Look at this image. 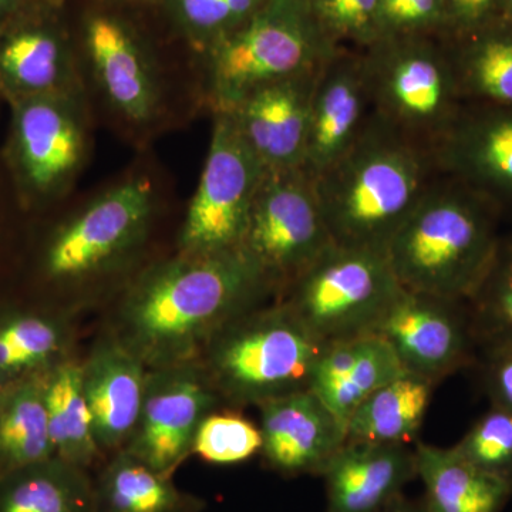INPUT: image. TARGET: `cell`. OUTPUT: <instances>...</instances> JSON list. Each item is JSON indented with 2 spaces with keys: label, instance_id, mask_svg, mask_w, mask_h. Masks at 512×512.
Here are the masks:
<instances>
[{
  "label": "cell",
  "instance_id": "1",
  "mask_svg": "<svg viewBox=\"0 0 512 512\" xmlns=\"http://www.w3.org/2000/svg\"><path fill=\"white\" fill-rule=\"evenodd\" d=\"M272 295L274 282L242 248L177 252L131 279L114 332L148 369L194 363L222 328Z\"/></svg>",
  "mask_w": 512,
  "mask_h": 512
},
{
  "label": "cell",
  "instance_id": "2",
  "mask_svg": "<svg viewBox=\"0 0 512 512\" xmlns=\"http://www.w3.org/2000/svg\"><path fill=\"white\" fill-rule=\"evenodd\" d=\"M436 175L430 147L372 113L353 146L313 183L336 245L386 252Z\"/></svg>",
  "mask_w": 512,
  "mask_h": 512
},
{
  "label": "cell",
  "instance_id": "3",
  "mask_svg": "<svg viewBox=\"0 0 512 512\" xmlns=\"http://www.w3.org/2000/svg\"><path fill=\"white\" fill-rule=\"evenodd\" d=\"M501 215L485 195L437 174L386 248L400 286L467 302L497 252Z\"/></svg>",
  "mask_w": 512,
  "mask_h": 512
},
{
  "label": "cell",
  "instance_id": "4",
  "mask_svg": "<svg viewBox=\"0 0 512 512\" xmlns=\"http://www.w3.org/2000/svg\"><path fill=\"white\" fill-rule=\"evenodd\" d=\"M158 210L153 177L127 174L53 225L40 244L37 276L52 288L76 289L126 271L146 247Z\"/></svg>",
  "mask_w": 512,
  "mask_h": 512
},
{
  "label": "cell",
  "instance_id": "5",
  "mask_svg": "<svg viewBox=\"0 0 512 512\" xmlns=\"http://www.w3.org/2000/svg\"><path fill=\"white\" fill-rule=\"evenodd\" d=\"M325 346L278 301L228 323L207 343L198 363L221 400L234 406H259L311 390Z\"/></svg>",
  "mask_w": 512,
  "mask_h": 512
},
{
  "label": "cell",
  "instance_id": "6",
  "mask_svg": "<svg viewBox=\"0 0 512 512\" xmlns=\"http://www.w3.org/2000/svg\"><path fill=\"white\" fill-rule=\"evenodd\" d=\"M336 50L308 0H265L241 28L201 56L204 103L212 113L231 110L259 87L319 69Z\"/></svg>",
  "mask_w": 512,
  "mask_h": 512
},
{
  "label": "cell",
  "instance_id": "7",
  "mask_svg": "<svg viewBox=\"0 0 512 512\" xmlns=\"http://www.w3.org/2000/svg\"><path fill=\"white\" fill-rule=\"evenodd\" d=\"M87 94L124 137L137 144L158 136L173 120L170 77L136 25L113 10L93 9L76 42Z\"/></svg>",
  "mask_w": 512,
  "mask_h": 512
},
{
  "label": "cell",
  "instance_id": "8",
  "mask_svg": "<svg viewBox=\"0 0 512 512\" xmlns=\"http://www.w3.org/2000/svg\"><path fill=\"white\" fill-rule=\"evenodd\" d=\"M9 111L2 160L20 210L35 217L66 200L89 163L90 97L50 94L10 104Z\"/></svg>",
  "mask_w": 512,
  "mask_h": 512
},
{
  "label": "cell",
  "instance_id": "9",
  "mask_svg": "<svg viewBox=\"0 0 512 512\" xmlns=\"http://www.w3.org/2000/svg\"><path fill=\"white\" fill-rule=\"evenodd\" d=\"M362 53L373 114L431 148L464 104L444 37H387Z\"/></svg>",
  "mask_w": 512,
  "mask_h": 512
},
{
  "label": "cell",
  "instance_id": "10",
  "mask_svg": "<svg viewBox=\"0 0 512 512\" xmlns=\"http://www.w3.org/2000/svg\"><path fill=\"white\" fill-rule=\"evenodd\" d=\"M400 289L386 252L333 244L279 301L329 345L375 332Z\"/></svg>",
  "mask_w": 512,
  "mask_h": 512
},
{
  "label": "cell",
  "instance_id": "11",
  "mask_svg": "<svg viewBox=\"0 0 512 512\" xmlns=\"http://www.w3.org/2000/svg\"><path fill=\"white\" fill-rule=\"evenodd\" d=\"M212 114L207 160L178 237L181 254H218L241 248L252 202L266 174L231 114Z\"/></svg>",
  "mask_w": 512,
  "mask_h": 512
},
{
  "label": "cell",
  "instance_id": "12",
  "mask_svg": "<svg viewBox=\"0 0 512 512\" xmlns=\"http://www.w3.org/2000/svg\"><path fill=\"white\" fill-rule=\"evenodd\" d=\"M333 244L312 178L302 168L266 171L241 248L274 282L278 295Z\"/></svg>",
  "mask_w": 512,
  "mask_h": 512
},
{
  "label": "cell",
  "instance_id": "13",
  "mask_svg": "<svg viewBox=\"0 0 512 512\" xmlns=\"http://www.w3.org/2000/svg\"><path fill=\"white\" fill-rule=\"evenodd\" d=\"M62 8L30 0L0 28V101L86 92L76 37Z\"/></svg>",
  "mask_w": 512,
  "mask_h": 512
},
{
  "label": "cell",
  "instance_id": "14",
  "mask_svg": "<svg viewBox=\"0 0 512 512\" xmlns=\"http://www.w3.org/2000/svg\"><path fill=\"white\" fill-rule=\"evenodd\" d=\"M406 372L437 384L476 365L478 346L467 302L400 289L375 329Z\"/></svg>",
  "mask_w": 512,
  "mask_h": 512
},
{
  "label": "cell",
  "instance_id": "15",
  "mask_svg": "<svg viewBox=\"0 0 512 512\" xmlns=\"http://www.w3.org/2000/svg\"><path fill=\"white\" fill-rule=\"evenodd\" d=\"M220 400L198 362L148 369L140 416L124 450L173 477L192 453L202 420Z\"/></svg>",
  "mask_w": 512,
  "mask_h": 512
},
{
  "label": "cell",
  "instance_id": "16",
  "mask_svg": "<svg viewBox=\"0 0 512 512\" xmlns=\"http://www.w3.org/2000/svg\"><path fill=\"white\" fill-rule=\"evenodd\" d=\"M431 156L437 174L512 208V104L464 103Z\"/></svg>",
  "mask_w": 512,
  "mask_h": 512
},
{
  "label": "cell",
  "instance_id": "17",
  "mask_svg": "<svg viewBox=\"0 0 512 512\" xmlns=\"http://www.w3.org/2000/svg\"><path fill=\"white\" fill-rule=\"evenodd\" d=\"M362 50L338 49L320 67L302 170L312 180L339 160L372 116Z\"/></svg>",
  "mask_w": 512,
  "mask_h": 512
},
{
  "label": "cell",
  "instance_id": "18",
  "mask_svg": "<svg viewBox=\"0 0 512 512\" xmlns=\"http://www.w3.org/2000/svg\"><path fill=\"white\" fill-rule=\"evenodd\" d=\"M261 456L279 476H322L346 444V427L312 390L259 404Z\"/></svg>",
  "mask_w": 512,
  "mask_h": 512
},
{
  "label": "cell",
  "instance_id": "19",
  "mask_svg": "<svg viewBox=\"0 0 512 512\" xmlns=\"http://www.w3.org/2000/svg\"><path fill=\"white\" fill-rule=\"evenodd\" d=\"M320 67L259 87L228 110L266 171L302 168Z\"/></svg>",
  "mask_w": 512,
  "mask_h": 512
},
{
  "label": "cell",
  "instance_id": "20",
  "mask_svg": "<svg viewBox=\"0 0 512 512\" xmlns=\"http://www.w3.org/2000/svg\"><path fill=\"white\" fill-rule=\"evenodd\" d=\"M82 370L97 443L104 454L116 453L136 429L148 367L113 330L94 343Z\"/></svg>",
  "mask_w": 512,
  "mask_h": 512
},
{
  "label": "cell",
  "instance_id": "21",
  "mask_svg": "<svg viewBox=\"0 0 512 512\" xmlns=\"http://www.w3.org/2000/svg\"><path fill=\"white\" fill-rule=\"evenodd\" d=\"M320 477L326 512H377L416 480V451L402 444L346 443Z\"/></svg>",
  "mask_w": 512,
  "mask_h": 512
},
{
  "label": "cell",
  "instance_id": "22",
  "mask_svg": "<svg viewBox=\"0 0 512 512\" xmlns=\"http://www.w3.org/2000/svg\"><path fill=\"white\" fill-rule=\"evenodd\" d=\"M404 372L389 343L370 333L326 345L316 362L311 390L346 427L370 394Z\"/></svg>",
  "mask_w": 512,
  "mask_h": 512
},
{
  "label": "cell",
  "instance_id": "23",
  "mask_svg": "<svg viewBox=\"0 0 512 512\" xmlns=\"http://www.w3.org/2000/svg\"><path fill=\"white\" fill-rule=\"evenodd\" d=\"M417 478L429 512H504L512 493L473 466L456 448L417 443Z\"/></svg>",
  "mask_w": 512,
  "mask_h": 512
},
{
  "label": "cell",
  "instance_id": "24",
  "mask_svg": "<svg viewBox=\"0 0 512 512\" xmlns=\"http://www.w3.org/2000/svg\"><path fill=\"white\" fill-rule=\"evenodd\" d=\"M437 383L404 372L370 394L346 424V443L402 444L417 440Z\"/></svg>",
  "mask_w": 512,
  "mask_h": 512
},
{
  "label": "cell",
  "instance_id": "25",
  "mask_svg": "<svg viewBox=\"0 0 512 512\" xmlns=\"http://www.w3.org/2000/svg\"><path fill=\"white\" fill-rule=\"evenodd\" d=\"M444 40L463 103L512 104V20Z\"/></svg>",
  "mask_w": 512,
  "mask_h": 512
},
{
  "label": "cell",
  "instance_id": "26",
  "mask_svg": "<svg viewBox=\"0 0 512 512\" xmlns=\"http://www.w3.org/2000/svg\"><path fill=\"white\" fill-rule=\"evenodd\" d=\"M72 328L56 313L0 311V389L46 372L72 355Z\"/></svg>",
  "mask_w": 512,
  "mask_h": 512
},
{
  "label": "cell",
  "instance_id": "27",
  "mask_svg": "<svg viewBox=\"0 0 512 512\" xmlns=\"http://www.w3.org/2000/svg\"><path fill=\"white\" fill-rule=\"evenodd\" d=\"M43 397L55 456L90 471L104 453L84 394L82 360L69 355L47 369Z\"/></svg>",
  "mask_w": 512,
  "mask_h": 512
},
{
  "label": "cell",
  "instance_id": "28",
  "mask_svg": "<svg viewBox=\"0 0 512 512\" xmlns=\"http://www.w3.org/2000/svg\"><path fill=\"white\" fill-rule=\"evenodd\" d=\"M0 512H96V483L53 456L0 480Z\"/></svg>",
  "mask_w": 512,
  "mask_h": 512
},
{
  "label": "cell",
  "instance_id": "29",
  "mask_svg": "<svg viewBox=\"0 0 512 512\" xmlns=\"http://www.w3.org/2000/svg\"><path fill=\"white\" fill-rule=\"evenodd\" d=\"M96 483V512H202L205 501L127 450L113 453Z\"/></svg>",
  "mask_w": 512,
  "mask_h": 512
},
{
  "label": "cell",
  "instance_id": "30",
  "mask_svg": "<svg viewBox=\"0 0 512 512\" xmlns=\"http://www.w3.org/2000/svg\"><path fill=\"white\" fill-rule=\"evenodd\" d=\"M43 375L2 389L0 400V480L20 468L55 456L50 439Z\"/></svg>",
  "mask_w": 512,
  "mask_h": 512
},
{
  "label": "cell",
  "instance_id": "31",
  "mask_svg": "<svg viewBox=\"0 0 512 512\" xmlns=\"http://www.w3.org/2000/svg\"><path fill=\"white\" fill-rule=\"evenodd\" d=\"M265 0H160L165 16L198 56L241 28Z\"/></svg>",
  "mask_w": 512,
  "mask_h": 512
},
{
  "label": "cell",
  "instance_id": "32",
  "mask_svg": "<svg viewBox=\"0 0 512 512\" xmlns=\"http://www.w3.org/2000/svg\"><path fill=\"white\" fill-rule=\"evenodd\" d=\"M467 306L480 348L512 345V237H501L493 262Z\"/></svg>",
  "mask_w": 512,
  "mask_h": 512
},
{
  "label": "cell",
  "instance_id": "33",
  "mask_svg": "<svg viewBox=\"0 0 512 512\" xmlns=\"http://www.w3.org/2000/svg\"><path fill=\"white\" fill-rule=\"evenodd\" d=\"M454 448L512 493V413L490 404Z\"/></svg>",
  "mask_w": 512,
  "mask_h": 512
},
{
  "label": "cell",
  "instance_id": "34",
  "mask_svg": "<svg viewBox=\"0 0 512 512\" xmlns=\"http://www.w3.org/2000/svg\"><path fill=\"white\" fill-rule=\"evenodd\" d=\"M259 426L237 412H211L195 434L192 453L211 464L242 463L261 453Z\"/></svg>",
  "mask_w": 512,
  "mask_h": 512
},
{
  "label": "cell",
  "instance_id": "35",
  "mask_svg": "<svg viewBox=\"0 0 512 512\" xmlns=\"http://www.w3.org/2000/svg\"><path fill=\"white\" fill-rule=\"evenodd\" d=\"M308 5L330 45L363 50L375 42L379 0H308Z\"/></svg>",
  "mask_w": 512,
  "mask_h": 512
},
{
  "label": "cell",
  "instance_id": "36",
  "mask_svg": "<svg viewBox=\"0 0 512 512\" xmlns=\"http://www.w3.org/2000/svg\"><path fill=\"white\" fill-rule=\"evenodd\" d=\"M406 36H446L441 0H379L376 40Z\"/></svg>",
  "mask_w": 512,
  "mask_h": 512
},
{
  "label": "cell",
  "instance_id": "37",
  "mask_svg": "<svg viewBox=\"0 0 512 512\" xmlns=\"http://www.w3.org/2000/svg\"><path fill=\"white\" fill-rule=\"evenodd\" d=\"M481 384L490 403L512 413V345L480 348Z\"/></svg>",
  "mask_w": 512,
  "mask_h": 512
},
{
  "label": "cell",
  "instance_id": "38",
  "mask_svg": "<svg viewBox=\"0 0 512 512\" xmlns=\"http://www.w3.org/2000/svg\"><path fill=\"white\" fill-rule=\"evenodd\" d=\"M446 36L460 37L503 18V0H441Z\"/></svg>",
  "mask_w": 512,
  "mask_h": 512
},
{
  "label": "cell",
  "instance_id": "39",
  "mask_svg": "<svg viewBox=\"0 0 512 512\" xmlns=\"http://www.w3.org/2000/svg\"><path fill=\"white\" fill-rule=\"evenodd\" d=\"M23 217L26 215L20 210L15 194H13L12 185H10L2 160V148H0V258L5 251L3 245L8 241L10 231H12V222Z\"/></svg>",
  "mask_w": 512,
  "mask_h": 512
},
{
  "label": "cell",
  "instance_id": "40",
  "mask_svg": "<svg viewBox=\"0 0 512 512\" xmlns=\"http://www.w3.org/2000/svg\"><path fill=\"white\" fill-rule=\"evenodd\" d=\"M377 512H429L427 511L426 504H424L423 498L419 500H412L407 498L406 495L402 494L399 497L394 498L392 503L383 507L382 510Z\"/></svg>",
  "mask_w": 512,
  "mask_h": 512
},
{
  "label": "cell",
  "instance_id": "41",
  "mask_svg": "<svg viewBox=\"0 0 512 512\" xmlns=\"http://www.w3.org/2000/svg\"><path fill=\"white\" fill-rule=\"evenodd\" d=\"M30 0H0V28Z\"/></svg>",
  "mask_w": 512,
  "mask_h": 512
},
{
  "label": "cell",
  "instance_id": "42",
  "mask_svg": "<svg viewBox=\"0 0 512 512\" xmlns=\"http://www.w3.org/2000/svg\"><path fill=\"white\" fill-rule=\"evenodd\" d=\"M104 2L109 3V5H138V3H153L158 2L160 0H104Z\"/></svg>",
  "mask_w": 512,
  "mask_h": 512
},
{
  "label": "cell",
  "instance_id": "43",
  "mask_svg": "<svg viewBox=\"0 0 512 512\" xmlns=\"http://www.w3.org/2000/svg\"><path fill=\"white\" fill-rule=\"evenodd\" d=\"M503 18L512 20V0H503Z\"/></svg>",
  "mask_w": 512,
  "mask_h": 512
},
{
  "label": "cell",
  "instance_id": "44",
  "mask_svg": "<svg viewBox=\"0 0 512 512\" xmlns=\"http://www.w3.org/2000/svg\"><path fill=\"white\" fill-rule=\"evenodd\" d=\"M45 2L49 3V5L56 6V8L63 9L64 3H66L67 0H45Z\"/></svg>",
  "mask_w": 512,
  "mask_h": 512
},
{
  "label": "cell",
  "instance_id": "45",
  "mask_svg": "<svg viewBox=\"0 0 512 512\" xmlns=\"http://www.w3.org/2000/svg\"><path fill=\"white\" fill-rule=\"evenodd\" d=\"M0 400H2V389H0Z\"/></svg>",
  "mask_w": 512,
  "mask_h": 512
}]
</instances>
